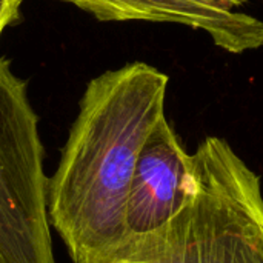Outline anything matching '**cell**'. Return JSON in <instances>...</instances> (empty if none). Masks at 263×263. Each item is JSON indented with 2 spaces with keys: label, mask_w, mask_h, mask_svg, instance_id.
<instances>
[{
  "label": "cell",
  "mask_w": 263,
  "mask_h": 263,
  "mask_svg": "<svg viewBox=\"0 0 263 263\" xmlns=\"http://www.w3.org/2000/svg\"><path fill=\"white\" fill-rule=\"evenodd\" d=\"M168 76L145 62L91 79L48 183L51 228L74 263H108L126 237L140 151L165 117Z\"/></svg>",
  "instance_id": "cell-1"
},
{
  "label": "cell",
  "mask_w": 263,
  "mask_h": 263,
  "mask_svg": "<svg viewBox=\"0 0 263 263\" xmlns=\"http://www.w3.org/2000/svg\"><path fill=\"white\" fill-rule=\"evenodd\" d=\"M108 263H263L260 177L220 137L191 154V193L160 228L126 236Z\"/></svg>",
  "instance_id": "cell-2"
},
{
  "label": "cell",
  "mask_w": 263,
  "mask_h": 263,
  "mask_svg": "<svg viewBox=\"0 0 263 263\" xmlns=\"http://www.w3.org/2000/svg\"><path fill=\"white\" fill-rule=\"evenodd\" d=\"M43 157L26 82L0 57V263H55Z\"/></svg>",
  "instance_id": "cell-3"
},
{
  "label": "cell",
  "mask_w": 263,
  "mask_h": 263,
  "mask_svg": "<svg viewBox=\"0 0 263 263\" xmlns=\"http://www.w3.org/2000/svg\"><path fill=\"white\" fill-rule=\"evenodd\" d=\"M100 22L177 23L205 32L216 46L240 54L263 46V22L233 0H60Z\"/></svg>",
  "instance_id": "cell-4"
},
{
  "label": "cell",
  "mask_w": 263,
  "mask_h": 263,
  "mask_svg": "<svg viewBox=\"0 0 263 263\" xmlns=\"http://www.w3.org/2000/svg\"><path fill=\"white\" fill-rule=\"evenodd\" d=\"M191 193V154L185 151L166 116L146 139L133 174L125 225L126 236L165 225Z\"/></svg>",
  "instance_id": "cell-5"
},
{
  "label": "cell",
  "mask_w": 263,
  "mask_h": 263,
  "mask_svg": "<svg viewBox=\"0 0 263 263\" xmlns=\"http://www.w3.org/2000/svg\"><path fill=\"white\" fill-rule=\"evenodd\" d=\"M22 3L23 0H0V37L8 26L17 22Z\"/></svg>",
  "instance_id": "cell-6"
},
{
  "label": "cell",
  "mask_w": 263,
  "mask_h": 263,
  "mask_svg": "<svg viewBox=\"0 0 263 263\" xmlns=\"http://www.w3.org/2000/svg\"><path fill=\"white\" fill-rule=\"evenodd\" d=\"M233 2H234V3L237 5V8H240V6H242V5H243V3H245L247 0H233Z\"/></svg>",
  "instance_id": "cell-7"
}]
</instances>
